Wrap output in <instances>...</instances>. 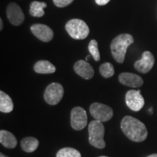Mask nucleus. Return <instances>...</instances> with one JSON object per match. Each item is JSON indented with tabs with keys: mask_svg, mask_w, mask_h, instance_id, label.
Returning a JSON list of instances; mask_svg holds the SVG:
<instances>
[{
	"mask_svg": "<svg viewBox=\"0 0 157 157\" xmlns=\"http://www.w3.org/2000/svg\"><path fill=\"white\" fill-rule=\"evenodd\" d=\"M121 129L124 134L134 142H143L148 136L146 125L131 116H125L123 118L121 121Z\"/></svg>",
	"mask_w": 157,
	"mask_h": 157,
	"instance_id": "1",
	"label": "nucleus"
},
{
	"mask_svg": "<svg viewBox=\"0 0 157 157\" xmlns=\"http://www.w3.org/2000/svg\"><path fill=\"white\" fill-rule=\"evenodd\" d=\"M134 42L133 37L129 34L119 35L113 39L111 44V50L113 58L119 63L124 60L127 48Z\"/></svg>",
	"mask_w": 157,
	"mask_h": 157,
	"instance_id": "2",
	"label": "nucleus"
},
{
	"mask_svg": "<svg viewBox=\"0 0 157 157\" xmlns=\"http://www.w3.org/2000/svg\"><path fill=\"white\" fill-rule=\"evenodd\" d=\"M89 132V143L90 145L99 149H103L105 147L104 141L105 127L102 121L95 120L90 121L88 125Z\"/></svg>",
	"mask_w": 157,
	"mask_h": 157,
	"instance_id": "3",
	"label": "nucleus"
},
{
	"mask_svg": "<svg viewBox=\"0 0 157 157\" xmlns=\"http://www.w3.org/2000/svg\"><path fill=\"white\" fill-rule=\"evenodd\" d=\"M66 30L71 38L84 39L87 38L90 33L88 25L80 19H71L66 24Z\"/></svg>",
	"mask_w": 157,
	"mask_h": 157,
	"instance_id": "4",
	"label": "nucleus"
},
{
	"mask_svg": "<svg viewBox=\"0 0 157 157\" xmlns=\"http://www.w3.org/2000/svg\"><path fill=\"white\" fill-rule=\"evenodd\" d=\"M64 90L63 86L58 82H52L47 87L44 93V101L51 105L60 103L63 97Z\"/></svg>",
	"mask_w": 157,
	"mask_h": 157,
	"instance_id": "5",
	"label": "nucleus"
},
{
	"mask_svg": "<svg viewBox=\"0 0 157 157\" xmlns=\"http://www.w3.org/2000/svg\"><path fill=\"white\" fill-rule=\"evenodd\" d=\"M90 112L96 120L102 122L109 121L113 117V109L105 104L93 103L90 106Z\"/></svg>",
	"mask_w": 157,
	"mask_h": 157,
	"instance_id": "6",
	"label": "nucleus"
},
{
	"mask_svg": "<svg viewBox=\"0 0 157 157\" xmlns=\"http://www.w3.org/2000/svg\"><path fill=\"white\" fill-rule=\"evenodd\" d=\"M87 124V112L83 108L76 106L71 111V126L75 130H82Z\"/></svg>",
	"mask_w": 157,
	"mask_h": 157,
	"instance_id": "7",
	"label": "nucleus"
},
{
	"mask_svg": "<svg viewBox=\"0 0 157 157\" xmlns=\"http://www.w3.org/2000/svg\"><path fill=\"white\" fill-rule=\"evenodd\" d=\"M125 102L129 109L133 111H139L144 106V98L140 94V90H129L125 95Z\"/></svg>",
	"mask_w": 157,
	"mask_h": 157,
	"instance_id": "8",
	"label": "nucleus"
},
{
	"mask_svg": "<svg viewBox=\"0 0 157 157\" xmlns=\"http://www.w3.org/2000/svg\"><path fill=\"white\" fill-rule=\"evenodd\" d=\"M155 63L154 57L149 51H145L142 58L135 63V68L142 74H146L152 69Z\"/></svg>",
	"mask_w": 157,
	"mask_h": 157,
	"instance_id": "9",
	"label": "nucleus"
},
{
	"mask_svg": "<svg viewBox=\"0 0 157 157\" xmlns=\"http://www.w3.org/2000/svg\"><path fill=\"white\" fill-rule=\"evenodd\" d=\"M7 16L10 22L14 25H21L25 19L22 10L16 3L9 4L7 7Z\"/></svg>",
	"mask_w": 157,
	"mask_h": 157,
	"instance_id": "10",
	"label": "nucleus"
},
{
	"mask_svg": "<svg viewBox=\"0 0 157 157\" xmlns=\"http://www.w3.org/2000/svg\"><path fill=\"white\" fill-rule=\"evenodd\" d=\"M31 31L37 39L44 42H50L53 38V31L46 25L34 24L31 25Z\"/></svg>",
	"mask_w": 157,
	"mask_h": 157,
	"instance_id": "11",
	"label": "nucleus"
},
{
	"mask_svg": "<svg viewBox=\"0 0 157 157\" xmlns=\"http://www.w3.org/2000/svg\"><path fill=\"white\" fill-rule=\"evenodd\" d=\"M119 81L124 85L133 88L140 87L143 84V79L140 76L128 72L119 74Z\"/></svg>",
	"mask_w": 157,
	"mask_h": 157,
	"instance_id": "12",
	"label": "nucleus"
},
{
	"mask_svg": "<svg viewBox=\"0 0 157 157\" xmlns=\"http://www.w3.org/2000/svg\"><path fill=\"white\" fill-rule=\"evenodd\" d=\"M74 69L78 76L84 78V79H90L93 77L95 74L93 66L86 60H78L74 64Z\"/></svg>",
	"mask_w": 157,
	"mask_h": 157,
	"instance_id": "13",
	"label": "nucleus"
},
{
	"mask_svg": "<svg viewBox=\"0 0 157 157\" xmlns=\"http://www.w3.org/2000/svg\"><path fill=\"white\" fill-rule=\"evenodd\" d=\"M0 143L7 148H15L17 146V139L13 133L2 129L0 131Z\"/></svg>",
	"mask_w": 157,
	"mask_h": 157,
	"instance_id": "14",
	"label": "nucleus"
},
{
	"mask_svg": "<svg viewBox=\"0 0 157 157\" xmlns=\"http://www.w3.org/2000/svg\"><path fill=\"white\" fill-rule=\"evenodd\" d=\"M34 70L37 74H50L56 72V68L48 60H39L36 62L34 66Z\"/></svg>",
	"mask_w": 157,
	"mask_h": 157,
	"instance_id": "15",
	"label": "nucleus"
},
{
	"mask_svg": "<svg viewBox=\"0 0 157 157\" xmlns=\"http://www.w3.org/2000/svg\"><path fill=\"white\" fill-rule=\"evenodd\" d=\"M14 105L11 98L4 93L0 91V111L2 113H10L13 111Z\"/></svg>",
	"mask_w": 157,
	"mask_h": 157,
	"instance_id": "16",
	"label": "nucleus"
},
{
	"mask_svg": "<svg viewBox=\"0 0 157 157\" xmlns=\"http://www.w3.org/2000/svg\"><path fill=\"white\" fill-rule=\"evenodd\" d=\"M39 144V140L34 137H26L22 139L21 142V148L25 152H34L38 148Z\"/></svg>",
	"mask_w": 157,
	"mask_h": 157,
	"instance_id": "17",
	"label": "nucleus"
},
{
	"mask_svg": "<svg viewBox=\"0 0 157 157\" xmlns=\"http://www.w3.org/2000/svg\"><path fill=\"white\" fill-rule=\"evenodd\" d=\"M45 7H47V4L45 2L34 1L31 3L29 13L31 16L41 17L44 15V9Z\"/></svg>",
	"mask_w": 157,
	"mask_h": 157,
	"instance_id": "18",
	"label": "nucleus"
},
{
	"mask_svg": "<svg viewBox=\"0 0 157 157\" xmlns=\"http://www.w3.org/2000/svg\"><path fill=\"white\" fill-rule=\"evenodd\" d=\"M56 157H82L78 151L74 148L66 147L59 150L56 154Z\"/></svg>",
	"mask_w": 157,
	"mask_h": 157,
	"instance_id": "19",
	"label": "nucleus"
},
{
	"mask_svg": "<svg viewBox=\"0 0 157 157\" xmlns=\"http://www.w3.org/2000/svg\"><path fill=\"white\" fill-rule=\"evenodd\" d=\"M100 73L104 78H110L114 74V68L111 63H104L100 66Z\"/></svg>",
	"mask_w": 157,
	"mask_h": 157,
	"instance_id": "20",
	"label": "nucleus"
},
{
	"mask_svg": "<svg viewBox=\"0 0 157 157\" xmlns=\"http://www.w3.org/2000/svg\"><path fill=\"white\" fill-rule=\"evenodd\" d=\"M88 50H89L90 53L91 54V56H93L95 61H99L101 60V56H100V52L98 50V44L97 41L95 39H92L89 43Z\"/></svg>",
	"mask_w": 157,
	"mask_h": 157,
	"instance_id": "21",
	"label": "nucleus"
},
{
	"mask_svg": "<svg viewBox=\"0 0 157 157\" xmlns=\"http://www.w3.org/2000/svg\"><path fill=\"white\" fill-rule=\"evenodd\" d=\"M55 5L58 7H64L69 5L74 0H52Z\"/></svg>",
	"mask_w": 157,
	"mask_h": 157,
	"instance_id": "22",
	"label": "nucleus"
},
{
	"mask_svg": "<svg viewBox=\"0 0 157 157\" xmlns=\"http://www.w3.org/2000/svg\"><path fill=\"white\" fill-rule=\"evenodd\" d=\"M110 1H111V0H95V2L97 3L98 5L103 6L107 5Z\"/></svg>",
	"mask_w": 157,
	"mask_h": 157,
	"instance_id": "23",
	"label": "nucleus"
},
{
	"mask_svg": "<svg viewBox=\"0 0 157 157\" xmlns=\"http://www.w3.org/2000/svg\"><path fill=\"white\" fill-rule=\"evenodd\" d=\"M3 29V21L2 19H0V30H2Z\"/></svg>",
	"mask_w": 157,
	"mask_h": 157,
	"instance_id": "24",
	"label": "nucleus"
},
{
	"mask_svg": "<svg viewBox=\"0 0 157 157\" xmlns=\"http://www.w3.org/2000/svg\"><path fill=\"white\" fill-rule=\"evenodd\" d=\"M147 157H157V154H151L148 156Z\"/></svg>",
	"mask_w": 157,
	"mask_h": 157,
	"instance_id": "25",
	"label": "nucleus"
},
{
	"mask_svg": "<svg viewBox=\"0 0 157 157\" xmlns=\"http://www.w3.org/2000/svg\"><path fill=\"white\" fill-rule=\"evenodd\" d=\"M0 157H8V156H5V154H3L2 153H1V154H0Z\"/></svg>",
	"mask_w": 157,
	"mask_h": 157,
	"instance_id": "26",
	"label": "nucleus"
},
{
	"mask_svg": "<svg viewBox=\"0 0 157 157\" xmlns=\"http://www.w3.org/2000/svg\"><path fill=\"white\" fill-rule=\"evenodd\" d=\"M99 157H108V156H99Z\"/></svg>",
	"mask_w": 157,
	"mask_h": 157,
	"instance_id": "27",
	"label": "nucleus"
}]
</instances>
